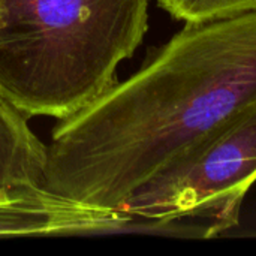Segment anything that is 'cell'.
I'll return each instance as SVG.
<instances>
[{
  "instance_id": "cell-2",
  "label": "cell",
  "mask_w": 256,
  "mask_h": 256,
  "mask_svg": "<svg viewBox=\"0 0 256 256\" xmlns=\"http://www.w3.org/2000/svg\"><path fill=\"white\" fill-rule=\"evenodd\" d=\"M150 0H0V94L28 117L66 118L117 82Z\"/></svg>"
},
{
  "instance_id": "cell-4",
  "label": "cell",
  "mask_w": 256,
  "mask_h": 256,
  "mask_svg": "<svg viewBox=\"0 0 256 256\" xmlns=\"http://www.w3.org/2000/svg\"><path fill=\"white\" fill-rule=\"evenodd\" d=\"M134 220L45 186H16L0 194V237H45L122 231Z\"/></svg>"
},
{
  "instance_id": "cell-3",
  "label": "cell",
  "mask_w": 256,
  "mask_h": 256,
  "mask_svg": "<svg viewBox=\"0 0 256 256\" xmlns=\"http://www.w3.org/2000/svg\"><path fill=\"white\" fill-rule=\"evenodd\" d=\"M256 183V100L216 126L120 207L134 222L162 230L198 220L204 238L238 225Z\"/></svg>"
},
{
  "instance_id": "cell-5",
  "label": "cell",
  "mask_w": 256,
  "mask_h": 256,
  "mask_svg": "<svg viewBox=\"0 0 256 256\" xmlns=\"http://www.w3.org/2000/svg\"><path fill=\"white\" fill-rule=\"evenodd\" d=\"M46 146L27 117L0 94V194L16 186H45Z\"/></svg>"
},
{
  "instance_id": "cell-1",
  "label": "cell",
  "mask_w": 256,
  "mask_h": 256,
  "mask_svg": "<svg viewBox=\"0 0 256 256\" xmlns=\"http://www.w3.org/2000/svg\"><path fill=\"white\" fill-rule=\"evenodd\" d=\"M256 100V12L186 22L138 72L58 120L45 188L120 212L216 126Z\"/></svg>"
},
{
  "instance_id": "cell-6",
  "label": "cell",
  "mask_w": 256,
  "mask_h": 256,
  "mask_svg": "<svg viewBox=\"0 0 256 256\" xmlns=\"http://www.w3.org/2000/svg\"><path fill=\"white\" fill-rule=\"evenodd\" d=\"M170 15L184 22H213L256 12V0H158Z\"/></svg>"
}]
</instances>
